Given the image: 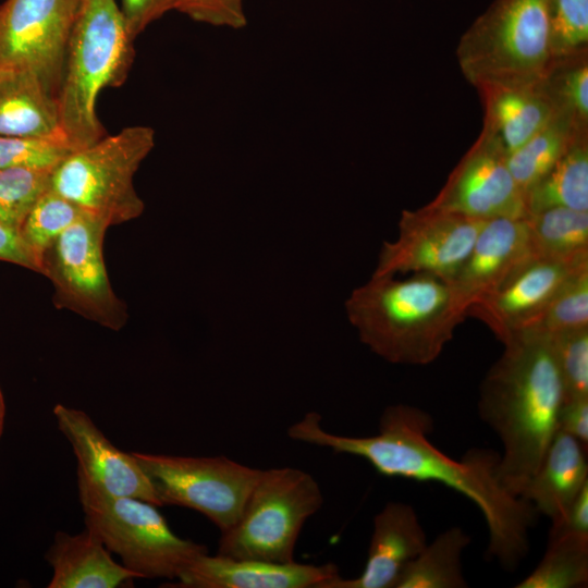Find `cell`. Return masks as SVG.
<instances>
[{
  "instance_id": "18",
  "label": "cell",
  "mask_w": 588,
  "mask_h": 588,
  "mask_svg": "<svg viewBox=\"0 0 588 588\" xmlns=\"http://www.w3.org/2000/svg\"><path fill=\"white\" fill-rule=\"evenodd\" d=\"M428 543L412 505L389 502L373 518V529L364 571L355 578L341 575L324 588H394L404 567Z\"/></svg>"
},
{
  "instance_id": "13",
  "label": "cell",
  "mask_w": 588,
  "mask_h": 588,
  "mask_svg": "<svg viewBox=\"0 0 588 588\" xmlns=\"http://www.w3.org/2000/svg\"><path fill=\"white\" fill-rule=\"evenodd\" d=\"M506 156L481 131L427 206L479 220L526 218V197L509 170Z\"/></svg>"
},
{
  "instance_id": "6",
  "label": "cell",
  "mask_w": 588,
  "mask_h": 588,
  "mask_svg": "<svg viewBox=\"0 0 588 588\" xmlns=\"http://www.w3.org/2000/svg\"><path fill=\"white\" fill-rule=\"evenodd\" d=\"M155 146L149 126H127L74 150L51 174L50 187L111 225L138 218L145 204L133 180Z\"/></svg>"
},
{
  "instance_id": "8",
  "label": "cell",
  "mask_w": 588,
  "mask_h": 588,
  "mask_svg": "<svg viewBox=\"0 0 588 588\" xmlns=\"http://www.w3.org/2000/svg\"><path fill=\"white\" fill-rule=\"evenodd\" d=\"M322 503L320 486L307 471L294 467L261 469L238 519L221 532L217 553L293 562L301 530Z\"/></svg>"
},
{
  "instance_id": "14",
  "label": "cell",
  "mask_w": 588,
  "mask_h": 588,
  "mask_svg": "<svg viewBox=\"0 0 588 588\" xmlns=\"http://www.w3.org/2000/svg\"><path fill=\"white\" fill-rule=\"evenodd\" d=\"M587 266L588 256L558 259L536 255L474 304L467 316L485 322L501 342L520 331L536 329L561 287Z\"/></svg>"
},
{
  "instance_id": "33",
  "label": "cell",
  "mask_w": 588,
  "mask_h": 588,
  "mask_svg": "<svg viewBox=\"0 0 588 588\" xmlns=\"http://www.w3.org/2000/svg\"><path fill=\"white\" fill-rule=\"evenodd\" d=\"M549 336L565 401L588 397V327L551 333Z\"/></svg>"
},
{
  "instance_id": "23",
  "label": "cell",
  "mask_w": 588,
  "mask_h": 588,
  "mask_svg": "<svg viewBox=\"0 0 588 588\" xmlns=\"http://www.w3.org/2000/svg\"><path fill=\"white\" fill-rule=\"evenodd\" d=\"M526 207L527 216L552 207L588 211V136L576 139L526 193Z\"/></svg>"
},
{
  "instance_id": "38",
  "label": "cell",
  "mask_w": 588,
  "mask_h": 588,
  "mask_svg": "<svg viewBox=\"0 0 588 588\" xmlns=\"http://www.w3.org/2000/svg\"><path fill=\"white\" fill-rule=\"evenodd\" d=\"M559 430L588 446V397L565 401L559 415Z\"/></svg>"
},
{
  "instance_id": "35",
  "label": "cell",
  "mask_w": 588,
  "mask_h": 588,
  "mask_svg": "<svg viewBox=\"0 0 588 588\" xmlns=\"http://www.w3.org/2000/svg\"><path fill=\"white\" fill-rule=\"evenodd\" d=\"M174 10L213 26L236 29L247 23L243 0H177Z\"/></svg>"
},
{
  "instance_id": "27",
  "label": "cell",
  "mask_w": 588,
  "mask_h": 588,
  "mask_svg": "<svg viewBox=\"0 0 588 588\" xmlns=\"http://www.w3.org/2000/svg\"><path fill=\"white\" fill-rule=\"evenodd\" d=\"M526 219L536 255L558 259L588 256V211L552 207Z\"/></svg>"
},
{
  "instance_id": "19",
  "label": "cell",
  "mask_w": 588,
  "mask_h": 588,
  "mask_svg": "<svg viewBox=\"0 0 588 588\" xmlns=\"http://www.w3.org/2000/svg\"><path fill=\"white\" fill-rule=\"evenodd\" d=\"M45 558L52 568L48 588H118L132 586L138 578L112 559L87 526L75 535L57 531Z\"/></svg>"
},
{
  "instance_id": "30",
  "label": "cell",
  "mask_w": 588,
  "mask_h": 588,
  "mask_svg": "<svg viewBox=\"0 0 588 588\" xmlns=\"http://www.w3.org/2000/svg\"><path fill=\"white\" fill-rule=\"evenodd\" d=\"M51 171L0 168V220L17 229L39 197L50 188Z\"/></svg>"
},
{
  "instance_id": "1",
  "label": "cell",
  "mask_w": 588,
  "mask_h": 588,
  "mask_svg": "<svg viewBox=\"0 0 588 588\" xmlns=\"http://www.w3.org/2000/svg\"><path fill=\"white\" fill-rule=\"evenodd\" d=\"M321 416L309 412L290 426L289 438L366 460L379 474L418 481H438L473 501L485 517L488 553L509 571L529 550V531L538 514L513 493L500 474V455L482 449L455 461L429 440L430 415L421 408L396 404L387 407L377 434L351 437L323 429Z\"/></svg>"
},
{
  "instance_id": "4",
  "label": "cell",
  "mask_w": 588,
  "mask_h": 588,
  "mask_svg": "<svg viewBox=\"0 0 588 588\" xmlns=\"http://www.w3.org/2000/svg\"><path fill=\"white\" fill-rule=\"evenodd\" d=\"M133 44L115 0H81L57 97L62 133L76 149L105 136L96 103L105 88L126 81Z\"/></svg>"
},
{
  "instance_id": "29",
  "label": "cell",
  "mask_w": 588,
  "mask_h": 588,
  "mask_svg": "<svg viewBox=\"0 0 588 588\" xmlns=\"http://www.w3.org/2000/svg\"><path fill=\"white\" fill-rule=\"evenodd\" d=\"M84 213L51 187L39 197L21 224L20 234L39 260L41 269L45 252Z\"/></svg>"
},
{
  "instance_id": "36",
  "label": "cell",
  "mask_w": 588,
  "mask_h": 588,
  "mask_svg": "<svg viewBox=\"0 0 588 588\" xmlns=\"http://www.w3.org/2000/svg\"><path fill=\"white\" fill-rule=\"evenodd\" d=\"M123 14L130 36L135 38L154 21L175 9L177 0H121Z\"/></svg>"
},
{
  "instance_id": "24",
  "label": "cell",
  "mask_w": 588,
  "mask_h": 588,
  "mask_svg": "<svg viewBox=\"0 0 588 588\" xmlns=\"http://www.w3.org/2000/svg\"><path fill=\"white\" fill-rule=\"evenodd\" d=\"M470 537L460 527H452L427 543L402 571L394 588H464L462 553Z\"/></svg>"
},
{
  "instance_id": "26",
  "label": "cell",
  "mask_w": 588,
  "mask_h": 588,
  "mask_svg": "<svg viewBox=\"0 0 588 588\" xmlns=\"http://www.w3.org/2000/svg\"><path fill=\"white\" fill-rule=\"evenodd\" d=\"M588 584V536L550 530L547 551L516 588H574Z\"/></svg>"
},
{
  "instance_id": "15",
  "label": "cell",
  "mask_w": 588,
  "mask_h": 588,
  "mask_svg": "<svg viewBox=\"0 0 588 588\" xmlns=\"http://www.w3.org/2000/svg\"><path fill=\"white\" fill-rule=\"evenodd\" d=\"M53 416L77 461V481L118 497L161 506L134 454L118 449L83 411L57 404Z\"/></svg>"
},
{
  "instance_id": "40",
  "label": "cell",
  "mask_w": 588,
  "mask_h": 588,
  "mask_svg": "<svg viewBox=\"0 0 588 588\" xmlns=\"http://www.w3.org/2000/svg\"><path fill=\"white\" fill-rule=\"evenodd\" d=\"M4 421H5V401L2 393V390L0 388V441L4 429Z\"/></svg>"
},
{
  "instance_id": "9",
  "label": "cell",
  "mask_w": 588,
  "mask_h": 588,
  "mask_svg": "<svg viewBox=\"0 0 588 588\" xmlns=\"http://www.w3.org/2000/svg\"><path fill=\"white\" fill-rule=\"evenodd\" d=\"M109 226L85 212L45 252L41 274L53 285L57 307L119 331L126 324L128 311L106 270L102 246Z\"/></svg>"
},
{
  "instance_id": "7",
  "label": "cell",
  "mask_w": 588,
  "mask_h": 588,
  "mask_svg": "<svg viewBox=\"0 0 588 588\" xmlns=\"http://www.w3.org/2000/svg\"><path fill=\"white\" fill-rule=\"evenodd\" d=\"M78 494L85 526L138 578L176 579L194 559L208 552L204 544L175 535L158 506L148 501L111 495L84 482H78Z\"/></svg>"
},
{
  "instance_id": "31",
  "label": "cell",
  "mask_w": 588,
  "mask_h": 588,
  "mask_svg": "<svg viewBox=\"0 0 588 588\" xmlns=\"http://www.w3.org/2000/svg\"><path fill=\"white\" fill-rule=\"evenodd\" d=\"M553 60L588 52V0H547Z\"/></svg>"
},
{
  "instance_id": "39",
  "label": "cell",
  "mask_w": 588,
  "mask_h": 588,
  "mask_svg": "<svg viewBox=\"0 0 588 588\" xmlns=\"http://www.w3.org/2000/svg\"><path fill=\"white\" fill-rule=\"evenodd\" d=\"M550 530L588 536V483L580 490L565 514L552 522Z\"/></svg>"
},
{
  "instance_id": "12",
  "label": "cell",
  "mask_w": 588,
  "mask_h": 588,
  "mask_svg": "<svg viewBox=\"0 0 588 588\" xmlns=\"http://www.w3.org/2000/svg\"><path fill=\"white\" fill-rule=\"evenodd\" d=\"M81 0H4L0 3V68L27 69L57 95Z\"/></svg>"
},
{
  "instance_id": "11",
  "label": "cell",
  "mask_w": 588,
  "mask_h": 588,
  "mask_svg": "<svg viewBox=\"0 0 588 588\" xmlns=\"http://www.w3.org/2000/svg\"><path fill=\"white\" fill-rule=\"evenodd\" d=\"M486 220L430 208L403 210L399 235L382 244L372 275L429 274L451 282Z\"/></svg>"
},
{
  "instance_id": "2",
  "label": "cell",
  "mask_w": 588,
  "mask_h": 588,
  "mask_svg": "<svg viewBox=\"0 0 588 588\" xmlns=\"http://www.w3.org/2000/svg\"><path fill=\"white\" fill-rule=\"evenodd\" d=\"M502 343L481 382L478 411L501 440V478L520 497L559 430L565 393L548 333L524 330Z\"/></svg>"
},
{
  "instance_id": "3",
  "label": "cell",
  "mask_w": 588,
  "mask_h": 588,
  "mask_svg": "<svg viewBox=\"0 0 588 588\" xmlns=\"http://www.w3.org/2000/svg\"><path fill=\"white\" fill-rule=\"evenodd\" d=\"M360 341L392 364L434 362L467 309L452 285L429 274L371 275L345 303Z\"/></svg>"
},
{
  "instance_id": "37",
  "label": "cell",
  "mask_w": 588,
  "mask_h": 588,
  "mask_svg": "<svg viewBox=\"0 0 588 588\" xmlns=\"http://www.w3.org/2000/svg\"><path fill=\"white\" fill-rule=\"evenodd\" d=\"M0 261L21 266L41 274L39 260L23 241L20 231L0 220Z\"/></svg>"
},
{
  "instance_id": "5",
  "label": "cell",
  "mask_w": 588,
  "mask_h": 588,
  "mask_svg": "<svg viewBox=\"0 0 588 588\" xmlns=\"http://www.w3.org/2000/svg\"><path fill=\"white\" fill-rule=\"evenodd\" d=\"M456 57L476 88L539 84L554 61L547 0H494L462 35Z\"/></svg>"
},
{
  "instance_id": "17",
  "label": "cell",
  "mask_w": 588,
  "mask_h": 588,
  "mask_svg": "<svg viewBox=\"0 0 588 588\" xmlns=\"http://www.w3.org/2000/svg\"><path fill=\"white\" fill-rule=\"evenodd\" d=\"M335 564L321 565L231 558L205 552L194 559L171 587L180 588H324L338 577Z\"/></svg>"
},
{
  "instance_id": "32",
  "label": "cell",
  "mask_w": 588,
  "mask_h": 588,
  "mask_svg": "<svg viewBox=\"0 0 588 588\" xmlns=\"http://www.w3.org/2000/svg\"><path fill=\"white\" fill-rule=\"evenodd\" d=\"M76 148L64 137L0 136V168L53 172Z\"/></svg>"
},
{
  "instance_id": "28",
  "label": "cell",
  "mask_w": 588,
  "mask_h": 588,
  "mask_svg": "<svg viewBox=\"0 0 588 588\" xmlns=\"http://www.w3.org/2000/svg\"><path fill=\"white\" fill-rule=\"evenodd\" d=\"M539 86L555 115L588 134V52L553 61Z\"/></svg>"
},
{
  "instance_id": "10",
  "label": "cell",
  "mask_w": 588,
  "mask_h": 588,
  "mask_svg": "<svg viewBox=\"0 0 588 588\" xmlns=\"http://www.w3.org/2000/svg\"><path fill=\"white\" fill-rule=\"evenodd\" d=\"M132 453L148 476L161 506L197 511L221 532L238 519L261 470L225 456Z\"/></svg>"
},
{
  "instance_id": "34",
  "label": "cell",
  "mask_w": 588,
  "mask_h": 588,
  "mask_svg": "<svg viewBox=\"0 0 588 588\" xmlns=\"http://www.w3.org/2000/svg\"><path fill=\"white\" fill-rule=\"evenodd\" d=\"M588 327V266L575 272L554 296L536 330L556 333Z\"/></svg>"
},
{
  "instance_id": "22",
  "label": "cell",
  "mask_w": 588,
  "mask_h": 588,
  "mask_svg": "<svg viewBox=\"0 0 588 588\" xmlns=\"http://www.w3.org/2000/svg\"><path fill=\"white\" fill-rule=\"evenodd\" d=\"M0 136L66 138L57 95L27 69L0 68Z\"/></svg>"
},
{
  "instance_id": "25",
  "label": "cell",
  "mask_w": 588,
  "mask_h": 588,
  "mask_svg": "<svg viewBox=\"0 0 588 588\" xmlns=\"http://www.w3.org/2000/svg\"><path fill=\"white\" fill-rule=\"evenodd\" d=\"M588 134L580 133L565 118L554 115L520 147L506 156L509 170L526 193L555 166L572 144Z\"/></svg>"
},
{
  "instance_id": "20",
  "label": "cell",
  "mask_w": 588,
  "mask_h": 588,
  "mask_svg": "<svg viewBox=\"0 0 588 588\" xmlns=\"http://www.w3.org/2000/svg\"><path fill=\"white\" fill-rule=\"evenodd\" d=\"M483 106L482 130L506 155L528 140L555 115L539 84L485 85L477 88Z\"/></svg>"
},
{
  "instance_id": "16",
  "label": "cell",
  "mask_w": 588,
  "mask_h": 588,
  "mask_svg": "<svg viewBox=\"0 0 588 588\" xmlns=\"http://www.w3.org/2000/svg\"><path fill=\"white\" fill-rule=\"evenodd\" d=\"M534 256L526 218L486 220L466 261L450 284L468 311Z\"/></svg>"
},
{
  "instance_id": "21",
  "label": "cell",
  "mask_w": 588,
  "mask_h": 588,
  "mask_svg": "<svg viewBox=\"0 0 588 588\" xmlns=\"http://www.w3.org/2000/svg\"><path fill=\"white\" fill-rule=\"evenodd\" d=\"M587 449L571 434L558 430L537 471L520 497L537 513L560 519L588 483Z\"/></svg>"
}]
</instances>
